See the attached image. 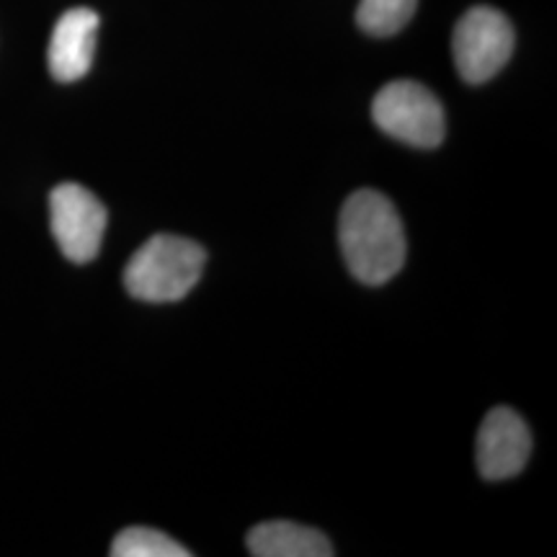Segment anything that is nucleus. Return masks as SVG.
<instances>
[{
  "label": "nucleus",
  "mask_w": 557,
  "mask_h": 557,
  "mask_svg": "<svg viewBox=\"0 0 557 557\" xmlns=\"http://www.w3.org/2000/svg\"><path fill=\"white\" fill-rule=\"evenodd\" d=\"M338 243L354 278L369 287H380L406 263V230L385 194L354 191L341 209Z\"/></svg>",
  "instance_id": "obj_1"
},
{
  "label": "nucleus",
  "mask_w": 557,
  "mask_h": 557,
  "mask_svg": "<svg viewBox=\"0 0 557 557\" xmlns=\"http://www.w3.org/2000/svg\"><path fill=\"white\" fill-rule=\"evenodd\" d=\"M207 253L181 235H152L124 269V287L143 302H178L197 287Z\"/></svg>",
  "instance_id": "obj_2"
},
{
  "label": "nucleus",
  "mask_w": 557,
  "mask_h": 557,
  "mask_svg": "<svg viewBox=\"0 0 557 557\" xmlns=\"http://www.w3.org/2000/svg\"><path fill=\"white\" fill-rule=\"evenodd\" d=\"M372 120L385 135L418 150L438 148L447 129L444 107L426 86L416 81L387 83L374 96Z\"/></svg>",
  "instance_id": "obj_3"
},
{
  "label": "nucleus",
  "mask_w": 557,
  "mask_h": 557,
  "mask_svg": "<svg viewBox=\"0 0 557 557\" xmlns=\"http://www.w3.org/2000/svg\"><path fill=\"white\" fill-rule=\"evenodd\" d=\"M517 34L511 21L491 5H475L457 21L451 52L462 81L480 86L511 60Z\"/></svg>",
  "instance_id": "obj_4"
},
{
  "label": "nucleus",
  "mask_w": 557,
  "mask_h": 557,
  "mask_svg": "<svg viewBox=\"0 0 557 557\" xmlns=\"http://www.w3.org/2000/svg\"><path fill=\"white\" fill-rule=\"evenodd\" d=\"M107 222V207L81 184H60L50 194L52 235L67 261H94L101 250Z\"/></svg>",
  "instance_id": "obj_5"
},
{
  "label": "nucleus",
  "mask_w": 557,
  "mask_h": 557,
  "mask_svg": "<svg viewBox=\"0 0 557 557\" xmlns=\"http://www.w3.org/2000/svg\"><path fill=\"white\" fill-rule=\"evenodd\" d=\"M478 470L485 480L517 478L532 455V434L511 408H493L478 431Z\"/></svg>",
  "instance_id": "obj_6"
},
{
  "label": "nucleus",
  "mask_w": 557,
  "mask_h": 557,
  "mask_svg": "<svg viewBox=\"0 0 557 557\" xmlns=\"http://www.w3.org/2000/svg\"><path fill=\"white\" fill-rule=\"evenodd\" d=\"M99 24V13L90 9H70L58 18L47 50L54 81L75 83L88 73L94 65Z\"/></svg>",
  "instance_id": "obj_7"
},
{
  "label": "nucleus",
  "mask_w": 557,
  "mask_h": 557,
  "mask_svg": "<svg viewBox=\"0 0 557 557\" xmlns=\"http://www.w3.org/2000/svg\"><path fill=\"white\" fill-rule=\"evenodd\" d=\"M253 557H331L333 545L323 532L295 521H263L246 537Z\"/></svg>",
  "instance_id": "obj_8"
},
{
  "label": "nucleus",
  "mask_w": 557,
  "mask_h": 557,
  "mask_svg": "<svg viewBox=\"0 0 557 557\" xmlns=\"http://www.w3.org/2000/svg\"><path fill=\"white\" fill-rule=\"evenodd\" d=\"M418 0H361L357 24L372 37H393L413 18Z\"/></svg>",
  "instance_id": "obj_9"
},
{
  "label": "nucleus",
  "mask_w": 557,
  "mask_h": 557,
  "mask_svg": "<svg viewBox=\"0 0 557 557\" xmlns=\"http://www.w3.org/2000/svg\"><path fill=\"white\" fill-rule=\"evenodd\" d=\"M114 557H189L191 553L169 534L148 527H127L111 542Z\"/></svg>",
  "instance_id": "obj_10"
}]
</instances>
